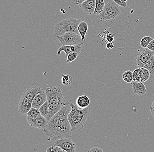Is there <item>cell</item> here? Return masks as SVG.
<instances>
[{
	"label": "cell",
	"mask_w": 154,
	"mask_h": 152,
	"mask_svg": "<svg viewBox=\"0 0 154 152\" xmlns=\"http://www.w3.org/2000/svg\"><path fill=\"white\" fill-rule=\"evenodd\" d=\"M150 112L152 116L154 117V101L150 107Z\"/></svg>",
	"instance_id": "obj_34"
},
{
	"label": "cell",
	"mask_w": 154,
	"mask_h": 152,
	"mask_svg": "<svg viewBox=\"0 0 154 152\" xmlns=\"http://www.w3.org/2000/svg\"><path fill=\"white\" fill-rule=\"evenodd\" d=\"M41 115L39 109L31 107V108L27 114V118L31 119H35Z\"/></svg>",
	"instance_id": "obj_18"
},
{
	"label": "cell",
	"mask_w": 154,
	"mask_h": 152,
	"mask_svg": "<svg viewBox=\"0 0 154 152\" xmlns=\"http://www.w3.org/2000/svg\"><path fill=\"white\" fill-rule=\"evenodd\" d=\"M153 39L150 36H144L141 39V41H140V46L144 48H147L149 44H150V42Z\"/></svg>",
	"instance_id": "obj_25"
},
{
	"label": "cell",
	"mask_w": 154,
	"mask_h": 152,
	"mask_svg": "<svg viewBox=\"0 0 154 152\" xmlns=\"http://www.w3.org/2000/svg\"><path fill=\"white\" fill-rule=\"evenodd\" d=\"M89 152H103V150L100 148H98V147H95V148H92L89 151Z\"/></svg>",
	"instance_id": "obj_32"
},
{
	"label": "cell",
	"mask_w": 154,
	"mask_h": 152,
	"mask_svg": "<svg viewBox=\"0 0 154 152\" xmlns=\"http://www.w3.org/2000/svg\"><path fill=\"white\" fill-rule=\"evenodd\" d=\"M114 44H112V42H108V43H107L106 44V48L108 49H109V50L113 48H114Z\"/></svg>",
	"instance_id": "obj_33"
},
{
	"label": "cell",
	"mask_w": 154,
	"mask_h": 152,
	"mask_svg": "<svg viewBox=\"0 0 154 152\" xmlns=\"http://www.w3.org/2000/svg\"><path fill=\"white\" fill-rule=\"evenodd\" d=\"M39 111L41 115L46 118H48L49 115V105L48 101H46L39 109Z\"/></svg>",
	"instance_id": "obj_21"
},
{
	"label": "cell",
	"mask_w": 154,
	"mask_h": 152,
	"mask_svg": "<svg viewBox=\"0 0 154 152\" xmlns=\"http://www.w3.org/2000/svg\"><path fill=\"white\" fill-rule=\"evenodd\" d=\"M147 48L151 51L154 52V39L150 42Z\"/></svg>",
	"instance_id": "obj_31"
},
{
	"label": "cell",
	"mask_w": 154,
	"mask_h": 152,
	"mask_svg": "<svg viewBox=\"0 0 154 152\" xmlns=\"http://www.w3.org/2000/svg\"><path fill=\"white\" fill-rule=\"evenodd\" d=\"M115 3H116L118 5L123 8H126L127 6V4L126 2H122L121 0H112Z\"/></svg>",
	"instance_id": "obj_29"
},
{
	"label": "cell",
	"mask_w": 154,
	"mask_h": 152,
	"mask_svg": "<svg viewBox=\"0 0 154 152\" xmlns=\"http://www.w3.org/2000/svg\"><path fill=\"white\" fill-rule=\"evenodd\" d=\"M61 81L64 85H70L73 81V79L70 75H63Z\"/></svg>",
	"instance_id": "obj_24"
},
{
	"label": "cell",
	"mask_w": 154,
	"mask_h": 152,
	"mask_svg": "<svg viewBox=\"0 0 154 152\" xmlns=\"http://www.w3.org/2000/svg\"><path fill=\"white\" fill-rule=\"evenodd\" d=\"M79 54L76 52L71 53L69 54L67 57V59L66 60V62L69 63V62L74 61L76 59Z\"/></svg>",
	"instance_id": "obj_28"
},
{
	"label": "cell",
	"mask_w": 154,
	"mask_h": 152,
	"mask_svg": "<svg viewBox=\"0 0 154 152\" xmlns=\"http://www.w3.org/2000/svg\"><path fill=\"white\" fill-rule=\"evenodd\" d=\"M54 145L59 146L65 152H75L76 149V145L73 142L71 137L57 139Z\"/></svg>",
	"instance_id": "obj_7"
},
{
	"label": "cell",
	"mask_w": 154,
	"mask_h": 152,
	"mask_svg": "<svg viewBox=\"0 0 154 152\" xmlns=\"http://www.w3.org/2000/svg\"><path fill=\"white\" fill-rule=\"evenodd\" d=\"M143 68L148 69L151 74L154 75V54L146 62Z\"/></svg>",
	"instance_id": "obj_20"
},
{
	"label": "cell",
	"mask_w": 154,
	"mask_h": 152,
	"mask_svg": "<svg viewBox=\"0 0 154 152\" xmlns=\"http://www.w3.org/2000/svg\"><path fill=\"white\" fill-rule=\"evenodd\" d=\"M133 91L136 94H137L140 96H143L147 92L146 86L143 82H139L133 81L131 83Z\"/></svg>",
	"instance_id": "obj_15"
},
{
	"label": "cell",
	"mask_w": 154,
	"mask_h": 152,
	"mask_svg": "<svg viewBox=\"0 0 154 152\" xmlns=\"http://www.w3.org/2000/svg\"><path fill=\"white\" fill-rule=\"evenodd\" d=\"M120 13L119 6L112 1L106 4L102 12L98 15L101 20L108 21L118 17Z\"/></svg>",
	"instance_id": "obj_5"
},
{
	"label": "cell",
	"mask_w": 154,
	"mask_h": 152,
	"mask_svg": "<svg viewBox=\"0 0 154 152\" xmlns=\"http://www.w3.org/2000/svg\"><path fill=\"white\" fill-rule=\"evenodd\" d=\"M83 51L82 45H63L58 49L57 51V55H60L61 52L64 51L66 53V57L71 53L76 52L80 54Z\"/></svg>",
	"instance_id": "obj_10"
},
{
	"label": "cell",
	"mask_w": 154,
	"mask_h": 152,
	"mask_svg": "<svg viewBox=\"0 0 154 152\" xmlns=\"http://www.w3.org/2000/svg\"><path fill=\"white\" fill-rule=\"evenodd\" d=\"M96 7L94 14L98 15L102 12L105 6L104 0H96Z\"/></svg>",
	"instance_id": "obj_19"
},
{
	"label": "cell",
	"mask_w": 154,
	"mask_h": 152,
	"mask_svg": "<svg viewBox=\"0 0 154 152\" xmlns=\"http://www.w3.org/2000/svg\"><path fill=\"white\" fill-rule=\"evenodd\" d=\"M121 1H122V2H127V1H128V0H121Z\"/></svg>",
	"instance_id": "obj_36"
},
{
	"label": "cell",
	"mask_w": 154,
	"mask_h": 152,
	"mask_svg": "<svg viewBox=\"0 0 154 152\" xmlns=\"http://www.w3.org/2000/svg\"><path fill=\"white\" fill-rule=\"evenodd\" d=\"M56 37L63 45H82L85 41L82 39L80 35L74 32L67 33Z\"/></svg>",
	"instance_id": "obj_6"
},
{
	"label": "cell",
	"mask_w": 154,
	"mask_h": 152,
	"mask_svg": "<svg viewBox=\"0 0 154 152\" xmlns=\"http://www.w3.org/2000/svg\"><path fill=\"white\" fill-rule=\"evenodd\" d=\"M72 107L71 112L68 115V121L71 124L72 133L79 132L89 123L90 118V107L80 109L72 101H69Z\"/></svg>",
	"instance_id": "obj_2"
},
{
	"label": "cell",
	"mask_w": 154,
	"mask_h": 152,
	"mask_svg": "<svg viewBox=\"0 0 154 152\" xmlns=\"http://www.w3.org/2000/svg\"><path fill=\"white\" fill-rule=\"evenodd\" d=\"M141 68H137L134 71L133 81L140 82L141 79Z\"/></svg>",
	"instance_id": "obj_26"
},
{
	"label": "cell",
	"mask_w": 154,
	"mask_h": 152,
	"mask_svg": "<svg viewBox=\"0 0 154 152\" xmlns=\"http://www.w3.org/2000/svg\"><path fill=\"white\" fill-rule=\"evenodd\" d=\"M48 101L46 92L43 91L38 93L34 98L32 101V107L39 109L42 105Z\"/></svg>",
	"instance_id": "obj_13"
},
{
	"label": "cell",
	"mask_w": 154,
	"mask_h": 152,
	"mask_svg": "<svg viewBox=\"0 0 154 152\" xmlns=\"http://www.w3.org/2000/svg\"><path fill=\"white\" fill-rule=\"evenodd\" d=\"M106 38L107 41H108L109 42H112L114 38L113 35L110 33H108L106 35Z\"/></svg>",
	"instance_id": "obj_30"
},
{
	"label": "cell",
	"mask_w": 154,
	"mask_h": 152,
	"mask_svg": "<svg viewBox=\"0 0 154 152\" xmlns=\"http://www.w3.org/2000/svg\"><path fill=\"white\" fill-rule=\"evenodd\" d=\"M45 92L47 94L50 109L49 115L47 118L49 121L61 109L67 101L64 99L62 91L59 87L55 86L47 87Z\"/></svg>",
	"instance_id": "obj_3"
},
{
	"label": "cell",
	"mask_w": 154,
	"mask_h": 152,
	"mask_svg": "<svg viewBox=\"0 0 154 152\" xmlns=\"http://www.w3.org/2000/svg\"><path fill=\"white\" fill-rule=\"evenodd\" d=\"M79 7L86 15H92L96 9V0H86L82 3Z\"/></svg>",
	"instance_id": "obj_11"
},
{
	"label": "cell",
	"mask_w": 154,
	"mask_h": 152,
	"mask_svg": "<svg viewBox=\"0 0 154 152\" xmlns=\"http://www.w3.org/2000/svg\"><path fill=\"white\" fill-rule=\"evenodd\" d=\"M78 31L83 40H85V36L88 29V26L86 22L81 21L78 27Z\"/></svg>",
	"instance_id": "obj_17"
},
{
	"label": "cell",
	"mask_w": 154,
	"mask_h": 152,
	"mask_svg": "<svg viewBox=\"0 0 154 152\" xmlns=\"http://www.w3.org/2000/svg\"><path fill=\"white\" fill-rule=\"evenodd\" d=\"M43 90L42 88L38 86H34L30 88H28L24 92L23 95L27 97L29 100L32 101L34 98L38 93L43 92Z\"/></svg>",
	"instance_id": "obj_14"
},
{
	"label": "cell",
	"mask_w": 154,
	"mask_h": 152,
	"mask_svg": "<svg viewBox=\"0 0 154 152\" xmlns=\"http://www.w3.org/2000/svg\"><path fill=\"white\" fill-rule=\"evenodd\" d=\"M90 100L86 95H81L77 98L76 104L80 109H85L88 107Z\"/></svg>",
	"instance_id": "obj_16"
},
{
	"label": "cell",
	"mask_w": 154,
	"mask_h": 152,
	"mask_svg": "<svg viewBox=\"0 0 154 152\" xmlns=\"http://www.w3.org/2000/svg\"><path fill=\"white\" fill-rule=\"evenodd\" d=\"M27 121L30 126L38 129H44L48 125V119L42 115L35 119L27 118Z\"/></svg>",
	"instance_id": "obj_12"
},
{
	"label": "cell",
	"mask_w": 154,
	"mask_h": 152,
	"mask_svg": "<svg viewBox=\"0 0 154 152\" xmlns=\"http://www.w3.org/2000/svg\"><path fill=\"white\" fill-rule=\"evenodd\" d=\"M47 152H65L64 150H62L60 147L57 145L51 146L47 149Z\"/></svg>",
	"instance_id": "obj_27"
},
{
	"label": "cell",
	"mask_w": 154,
	"mask_h": 152,
	"mask_svg": "<svg viewBox=\"0 0 154 152\" xmlns=\"http://www.w3.org/2000/svg\"><path fill=\"white\" fill-rule=\"evenodd\" d=\"M72 108L69 101L48 121V125L43 129L44 132L54 139H61L71 137L72 128L68 119V115Z\"/></svg>",
	"instance_id": "obj_1"
},
{
	"label": "cell",
	"mask_w": 154,
	"mask_h": 152,
	"mask_svg": "<svg viewBox=\"0 0 154 152\" xmlns=\"http://www.w3.org/2000/svg\"><path fill=\"white\" fill-rule=\"evenodd\" d=\"M85 1H86V0H74V2L75 4L79 5L81 4L83 2Z\"/></svg>",
	"instance_id": "obj_35"
},
{
	"label": "cell",
	"mask_w": 154,
	"mask_h": 152,
	"mask_svg": "<svg viewBox=\"0 0 154 152\" xmlns=\"http://www.w3.org/2000/svg\"><path fill=\"white\" fill-rule=\"evenodd\" d=\"M141 79H140V82L144 83V82H145L149 79L151 73L148 69L143 68V67L141 68Z\"/></svg>",
	"instance_id": "obj_23"
},
{
	"label": "cell",
	"mask_w": 154,
	"mask_h": 152,
	"mask_svg": "<svg viewBox=\"0 0 154 152\" xmlns=\"http://www.w3.org/2000/svg\"><path fill=\"white\" fill-rule=\"evenodd\" d=\"M32 101L23 94L19 103V111L23 115L27 114L32 107Z\"/></svg>",
	"instance_id": "obj_9"
},
{
	"label": "cell",
	"mask_w": 154,
	"mask_h": 152,
	"mask_svg": "<svg viewBox=\"0 0 154 152\" xmlns=\"http://www.w3.org/2000/svg\"><path fill=\"white\" fill-rule=\"evenodd\" d=\"M154 54V52L149 50L147 48L142 50L135 60L137 68H142L144 67L146 62Z\"/></svg>",
	"instance_id": "obj_8"
},
{
	"label": "cell",
	"mask_w": 154,
	"mask_h": 152,
	"mask_svg": "<svg viewBox=\"0 0 154 152\" xmlns=\"http://www.w3.org/2000/svg\"><path fill=\"white\" fill-rule=\"evenodd\" d=\"M81 20L75 18H67L58 22L54 26L55 37L60 36L68 32H74L79 34L78 27Z\"/></svg>",
	"instance_id": "obj_4"
},
{
	"label": "cell",
	"mask_w": 154,
	"mask_h": 152,
	"mask_svg": "<svg viewBox=\"0 0 154 152\" xmlns=\"http://www.w3.org/2000/svg\"><path fill=\"white\" fill-rule=\"evenodd\" d=\"M123 79L128 83H131L133 81V74L131 71H126L123 75Z\"/></svg>",
	"instance_id": "obj_22"
}]
</instances>
